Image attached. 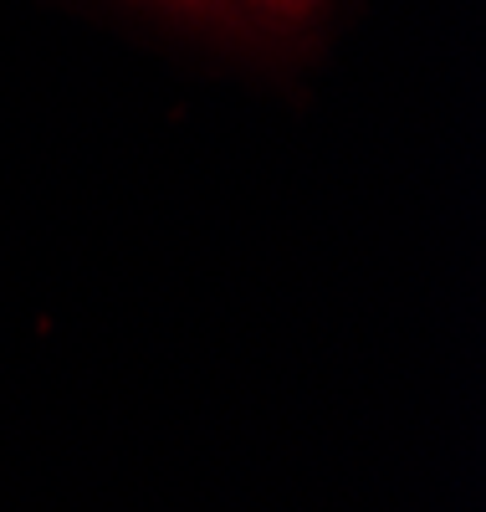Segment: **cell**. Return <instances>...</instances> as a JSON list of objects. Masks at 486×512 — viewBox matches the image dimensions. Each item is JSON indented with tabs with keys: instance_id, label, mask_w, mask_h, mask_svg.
Masks as SVG:
<instances>
[{
	"instance_id": "cell-1",
	"label": "cell",
	"mask_w": 486,
	"mask_h": 512,
	"mask_svg": "<svg viewBox=\"0 0 486 512\" xmlns=\"http://www.w3.org/2000/svg\"><path fill=\"white\" fill-rule=\"evenodd\" d=\"M251 6H261V11H272V16H287V21H297V16H307L318 6V0H251Z\"/></svg>"
},
{
	"instance_id": "cell-2",
	"label": "cell",
	"mask_w": 486,
	"mask_h": 512,
	"mask_svg": "<svg viewBox=\"0 0 486 512\" xmlns=\"http://www.w3.org/2000/svg\"><path fill=\"white\" fill-rule=\"evenodd\" d=\"M169 6H185V11H200V6H205V0H169Z\"/></svg>"
}]
</instances>
